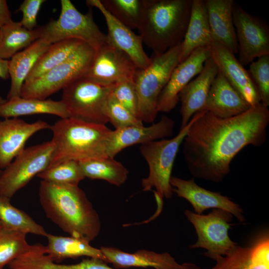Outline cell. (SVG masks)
<instances>
[{
    "label": "cell",
    "instance_id": "1",
    "mask_svg": "<svg viewBox=\"0 0 269 269\" xmlns=\"http://www.w3.org/2000/svg\"><path fill=\"white\" fill-rule=\"evenodd\" d=\"M193 117L182 144L185 162L194 178L221 182L242 149L261 146L267 140L269 110L261 103L228 118L203 110Z\"/></svg>",
    "mask_w": 269,
    "mask_h": 269
},
{
    "label": "cell",
    "instance_id": "2",
    "mask_svg": "<svg viewBox=\"0 0 269 269\" xmlns=\"http://www.w3.org/2000/svg\"><path fill=\"white\" fill-rule=\"evenodd\" d=\"M39 198L47 217L70 236L90 243L99 235V215L78 185L41 180Z\"/></svg>",
    "mask_w": 269,
    "mask_h": 269
},
{
    "label": "cell",
    "instance_id": "3",
    "mask_svg": "<svg viewBox=\"0 0 269 269\" xmlns=\"http://www.w3.org/2000/svg\"><path fill=\"white\" fill-rule=\"evenodd\" d=\"M50 129L54 148L48 167L67 160L81 162L108 157L112 130L106 125L69 117L58 120Z\"/></svg>",
    "mask_w": 269,
    "mask_h": 269
},
{
    "label": "cell",
    "instance_id": "4",
    "mask_svg": "<svg viewBox=\"0 0 269 269\" xmlns=\"http://www.w3.org/2000/svg\"><path fill=\"white\" fill-rule=\"evenodd\" d=\"M192 0H144L143 17L138 29L143 43L153 55L181 44L188 24Z\"/></svg>",
    "mask_w": 269,
    "mask_h": 269
},
{
    "label": "cell",
    "instance_id": "5",
    "mask_svg": "<svg viewBox=\"0 0 269 269\" xmlns=\"http://www.w3.org/2000/svg\"><path fill=\"white\" fill-rule=\"evenodd\" d=\"M181 50V43L153 55L148 66L137 70L134 80L138 99L137 117L142 123H152L156 119L158 97L179 63Z\"/></svg>",
    "mask_w": 269,
    "mask_h": 269
},
{
    "label": "cell",
    "instance_id": "6",
    "mask_svg": "<svg viewBox=\"0 0 269 269\" xmlns=\"http://www.w3.org/2000/svg\"><path fill=\"white\" fill-rule=\"evenodd\" d=\"M194 120L170 139L163 138L140 145V152L147 162L149 173L141 180L143 191L154 188V192L161 198L170 199L173 195L170 179L173 164L183 141Z\"/></svg>",
    "mask_w": 269,
    "mask_h": 269
},
{
    "label": "cell",
    "instance_id": "7",
    "mask_svg": "<svg viewBox=\"0 0 269 269\" xmlns=\"http://www.w3.org/2000/svg\"><path fill=\"white\" fill-rule=\"evenodd\" d=\"M60 3L58 18L39 26V39L50 44L64 39H77L91 46L96 53L99 51L107 43V35L94 21L92 9L83 13L69 0H61Z\"/></svg>",
    "mask_w": 269,
    "mask_h": 269
},
{
    "label": "cell",
    "instance_id": "8",
    "mask_svg": "<svg viewBox=\"0 0 269 269\" xmlns=\"http://www.w3.org/2000/svg\"><path fill=\"white\" fill-rule=\"evenodd\" d=\"M95 54V51L84 43L63 63L37 78L25 82L21 88L20 97L45 100L63 90L85 76Z\"/></svg>",
    "mask_w": 269,
    "mask_h": 269
},
{
    "label": "cell",
    "instance_id": "9",
    "mask_svg": "<svg viewBox=\"0 0 269 269\" xmlns=\"http://www.w3.org/2000/svg\"><path fill=\"white\" fill-rule=\"evenodd\" d=\"M114 85L102 84L83 77L63 89L61 101L69 117L106 125L109 121L105 107Z\"/></svg>",
    "mask_w": 269,
    "mask_h": 269
},
{
    "label": "cell",
    "instance_id": "10",
    "mask_svg": "<svg viewBox=\"0 0 269 269\" xmlns=\"http://www.w3.org/2000/svg\"><path fill=\"white\" fill-rule=\"evenodd\" d=\"M184 214L197 236V241L190 248L203 249L206 251L204 255L215 261L219 257L228 254L238 245L229 234L234 217L230 212L214 209L204 215L187 209Z\"/></svg>",
    "mask_w": 269,
    "mask_h": 269
},
{
    "label": "cell",
    "instance_id": "11",
    "mask_svg": "<svg viewBox=\"0 0 269 269\" xmlns=\"http://www.w3.org/2000/svg\"><path fill=\"white\" fill-rule=\"evenodd\" d=\"M54 145L50 141L24 148L3 170L0 177V197L11 199L49 165Z\"/></svg>",
    "mask_w": 269,
    "mask_h": 269
},
{
    "label": "cell",
    "instance_id": "12",
    "mask_svg": "<svg viewBox=\"0 0 269 269\" xmlns=\"http://www.w3.org/2000/svg\"><path fill=\"white\" fill-rule=\"evenodd\" d=\"M233 21L238 42V61L243 66L269 54V30L259 18L234 6Z\"/></svg>",
    "mask_w": 269,
    "mask_h": 269
},
{
    "label": "cell",
    "instance_id": "13",
    "mask_svg": "<svg viewBox=\"0 0 269 269\" xmlns=\"http://www.w3.org/2000/svg\"><path fill=\"white\" fill-rule=\"evenodd\" d=\"M137 69L126 53L107 42L96 53L84 77L102 84L112 85L134 81Z\"/></svg>",
    "mask_w": 269,
    "mask_h": 269
},
{
    "label": "cell",
    "instance_id": "14",
    "mask_svg": "<svg viewBox=\"0 0 269 269\" xmlns=\"http://www.w3.org/2000/svg\"><path fill=\"white\" fill-rule=\"evenodd\" d=\"M170 184L173 193L187 200L192 206L194 212L202 214L209 209H218L230 212L240 222L245 221L243 208L230 198L198 185L194 179L186 180L172 176Z\"/></svg>",
    "mask_w": 269,
    "mask_h": 269
},
{
    "label": "cell",
    "instance_id": "15",
    "mask_svg": "<svg viewBox=\"0 0 269 269\" xmlns=\"http://www.w3.org/2000/svg\"><path fill=\"white\" fill-rule=\"evenodd\" d=\"M210 57V46L201 47L177 65L158 97V112H169L176 106L180 93L201 72L206 61Z\"/></svg>",
    "mask_w": 269,
    "mask_h": 269
},
{
    "label": "cell",
    "instance_id": "16",
    "mask_svg": "<svg viewBox=\"0 0 269 269\" xmlns=\"http://www.w3.org/2000/svg\"><path fill=\"white\" fill-rule=\"evenodd\" d=\"M211 58L218 70L242 97L251 106L261 104L260 99L251 77L235 55L224 45L213 41L210 46Z\"/></svg>",
    "mask_w": 269,
    "mask_h": 269
},
{
    "label": "cell",
    "instance_id": "17",
    "mask_svg": "<svg viewBox=\"0 0 269 269\" xmlns=\"http://www.w3.org/2000/svg\"><path fill=\"white\" fill-rule=\"evenodd\" d=\"M211 269H269V231L258 232L246 246L237 245L228 254L217 258Z\"/></svg>",
    "mask_w": 269,
    "mask_h": 269
},
{
    "label": "cell",
    "instance_id": "18",
    "mask_svg": "<svg viewBox=\"0 0 269 269\" xmlns=\"http://www.w3.org/2000/svg\"><path fill=\"white\" fill-rule=\"evenodd\" d=\"M86 3L90 7H96L104 16L108 28L107 42L126 53L138 69L148 66L151 59L144 50L140 35L115 19L103 7L100 0H87Z\"/></svg>",
    "mask_w": 269,
    "mask_h": 269
},
{
    "label": "cell",
    "instance_id": "19",
    "mask_svg": "<svg viewBox=\"0 0 269 269\" xmlns=\"http://www.w3.org/2000/svg\"><path fill=\"white\" fill-rule=\"evenodd\" d=\"M46 122L28 123L18 118L0 122V169L3 170L24 149L27 140L36 132L50 129Z\"/></svg>",
    "mask_w": 269,
    "mask_h": 269
},
{
    "label": "cell",
    "instance_id": "20",
    "mask_svg": "<svg viewBox=\"0 0 269 269\" xmlns=\"http://www.w3.org/2000/svg\"><path fill=\"white\" fill-rule=\"evenodd\" d=\"M174 121L166 116H162L159 122L145 127L132 126L112 130L107 154L115 156L124 148L133 145H140L171 136L173 133Z\"/></svg>",
    "mask_w": 269,
    "mask_h": 269
},
{
    "label": "cell",
    "instance_id": "21",
    "mask_svg": "<svg viewBox=\"0 0 269 269\" xmlns=\"http://www.w3.org/2000/svg\"><path fill=\"white\" fill-rule=\"evenodd\" d=\"M218 73V67L210 57L206 61L201 72L180 93L181 117L180 130L185 127L194 115L203 109L211 86Z\"/></svg>",
    "mask_w": 269,
    "mask_h": 269
},
{
    "label": "cell",
    "instance_id": "22",
    "mask_svg": "<svg viewBox=\"0 0 269 269\" xmlns=\"http://www.w3.org/2000/svg\"><path fill=\"white\" fill-rule=\"evenodd\" d=\"M251 107L218 70L201 110L219 118H228L242 114Z\"/></svg>",
    "mask_w": 269,
    "mask_h": 269
},
{
    "label": "cell",
    "instance_id": "23",
    "mask_svg": "<svg viewBox=\"0 0 269 269\" xmlns=\"http://www.w3.org/2000/svg\"><path fill=\"white\" fill-rule=\"evenodd\" d=\"M105 262L112 264L115 269L152 268L154 269H180L178 263L169 253H158L146 250H139L134 253L124 252L112 247L100 248Z\"/></svg>",
    "mask_w": 269,
    "mask_h": 269
},
{
    "label": "cell",
    "instance_id": "24",
    "mask_svg": "<svg viewBox=\"0 0 269 269\" xmlns=\"http://www.w3.org/2000/svg\"><path fill=\"white\" fill-rule=\"evenodd\" d=\"M209 26L213 41L224 45L235 55L238 42L233 21V0H205Z\"/></svg>",
    "mask_w": 269,
    "mask_h": 269
},
{
    "label": "cell",
    "instance_id": "25",
    "mask_svg": "<svg viewBox=\"0 0 269 269\" xmlns=\"http://www.w3.org/2000/svg\"><path fill=\"white\" fill-rule=\"evenodd\" d=\"M213 42L204 0H192L188 24L181 43L179 63L196 49L210 46Z\"/></svg>",
    "mask_w": 269,
    "mask_h": 269
},
{
    "label": "cell",
    "instance_id": "26",
    "mask_svg": "<svg viewBox=\"0 0 269 269\" xmlns=\"http://www.w3.org/2000/svg\"><path fill=\"white\" fill-rule=\"evenodd\" d=\"M50 45L38 39L16 53L8 61V74L11 84L7 100L20 97L21 88L26 78L39 57Z\"/></svg>",
    "mask_w": 269,
    "mask_h": 269
},
{
    "label": "cell",
    "instance_id": "27",
    "mask_svg": "<svg viewBox=\"0 0 269 269\" xmlns=\"http://www.w3.org/2000/svg\"><path fill=\"white\" fill-rule=\"evenodd\" d=\"M46 237L48 244L44 246V252L54 262L58 263L64 259L81 257L106 261L100 249L91 246L86 241L72 236H56L48 233Z\"/></svg>",
    "mask_w": 269,
    "mask_h": 269
},
{
    "label": "cell",
    "instance_id": "28",
    "mask_svg": "<svg viewBox=\"0 0 269 269\" xmlns=\"http://www.w3.org/2000/svg\"><path fill=\"white\" fill-rule=\"evenodd\" d=\"M37 114H51L61 119L69 117L61 101L18 97L6 100L0 106V117L5 119Z\"/></svg>",
    "mask_w": 269,
    "mask_h": 269
},
{
    "label": "cell",
    "instance_id": "29",
    "mask_svg": "<svg viewBox=\"0 0 269 269\" xmlns=\"http://www.w3.org/2000/svg\"><path fill=\"white\" fill-rule=\"evenodd\" d=\"M84 43L79 39H67L51 44L37 60L25 82L37 78L63 63Z\"/></svg>",
    "mask_w": 269,
    "mask_h": 269
},
{
    "label": "cell",
    "instance_id": "30",
    "mask_svg": "<svg viewBox=\"0 0 269 269\" xmlns=\"http://www.w3.org/2000/svg\"><path fill=\"white\" fill-rule=\"evenodd\" d=\"M40 38L39 26L32 30L13 20L0 28V58L6 60Z\"/></svg>",
    "mask_w": 269,
    "mask_h": 269
},
{
    "label": "cell",
    "instance_id": "31",
    "mask_svg": "<svg viewBox=\"0 0 269 269\" xmlns=\"http://www.w3.org/2000/svg\"><path fill=\"white\" fill-rule=\"evenodd\" d=\"M85 177L104 180L120 186L127 180L128 170L114 158L106 157L79 162Z\"/></svg>",
    "mask_w": 269,
    "mask_h": 269
},
{
    "label": "cell",
    "instance_id": "32",
    "mask_svg": "<svg viewBox=\"0 0 269 269\" xmlns=\"http://www.w3.org/2000/svg\"><path fill=\"white\" fill-rule=\"evenodd\" d=\"M10 199L0 197V221L6 229L46 237L48 233L24 211L13 206Z\"/></svg>",
    "mask_w": 269,
    "mask_h": 269
},
{
    "label": "cell",
    "instance_id": "33",
    "mask_svg": "<svg viewBox=\"0 0 269 269\" xmlns=\"http://www.w3.org/2000/svg\"><path fill=\"white\" fill-rule=\"evenodd\" d=\"M115 19L132 29H138L143 17L144 0H100Z\"/></svg>",
    "mask_w": 269,
    "mask_h": 269
},
{
    "label": "cell",
    "instance_id": "34",
    "mask_svg": "<svg viewBox=\"0 0 269 269\" xmlns=\"http://www.w3.org/2000/svg\"><path fill=\"white\" fill-rule=\"evenodd\" d=\"M26 235L3 227L0 228V269L27 251L30 245Z\"/></svg>",
    "mask_w": 269,
    "mask_h": 269
},
{
    "label": "cell",
    "instance_id": "35",
    "mask_svg": "<svg viewBox=\"0 0 269 269\" xmlns=\"http://www.w3.org/2000/svg\"><path fill=\"white\" fill-rule=\"evenodd\" d=\"M42 180L61 184L78 185L85 177L79 162L64 161L47 168L37 175Z\"/></svg>",
    "mask_w": 269,
    "mask_h": 269
},
{
    "label": "cell",
    "instance_id": "36",
    "mask_svg": "<svg viewBox=\"0 0 269 269\" xmlns=\"http://www.w3.org/2000/svg\"><path fill=\"white\" fill-rule=\"evenodd\" d=\"M248 72L256 88L261 103L269 106V54L250 63Z\"/></svg>",
    "mask_w": 269,
    "mask_h": 269
},
{
    "label": "cell",
    "instance_id": "37",
    "mask_svg": "<svg viewBox=\"0 0 269 269\" xmlns=\"http://www.w3.org/2000/svg\"><path fill=\"white\" fill-rule=\"evenodd\" d=\"M105 112L109 122L115 129L143 125L140 120L116 100L112 92L107 102Z\"/></svg>",
    "mask_w": 269,
    "mask_h": 269
},
{
    "label": "cell",
    "instance_id": "38",
    "mask_svg": "<svg viewBox=\"0 0 269 269\" xmlns=\"http://www.w3.org/2000/svg\"><path fill=\"white\" fill-rule=\"evenodd\" d=\"M112 95L117 101L137 117L138 99L134 81H124L116 84Z\"/></svg>",
    "mask_w": 269,
    "mask_h": 269
},
{
    "label": "cell",
    "instance_id": "39",
    "mask_svg": "<svg viewBox=\"0 0 269 269\" xmlns=\"http://www.w3.org/2000/svg\"><path fill=\"white\" fill-rule=\"evenodd\" d=\"M45 1V0H24L20 5L17 11L22 12V16L20 22L23 27L32 30L38 26L37 16Z\"/></svg>",
    "mask_w": 269,
    "mask_h": 269
},
{
    "label": "cell",
    "instance_id": "40",
    "mask_svg": "<svg viewBox=\"0 0 269 269\" xmlns=\"http://www.w3.org/2000/svg\"><path fill=\"white\" fill-rule=\"evenodd\" d=\"M47 269H117L112 268L105 261L97 258H88L73 265H62L50 262Z\"/></svg>",
    "mask_w": 269,
    "mask_h": 269
},
{
    "label": "cell",
    "instance_id": "41",
    "mask_svg": "<svg viewBox=\"0 0 269 269\" xmlns=\"http://www.w3.org/2000/svg\"><path fill=\"white\" fill-rule=\"evenodd\" d=\"M12 21L7 1L0 0V28Z\"/></svg>",
    "mask_w": 269,
    "mask_h": 269
},
{
    "label": "cell",
    "instance_id": "42",
    "mask_svg": "<svg viewBox=\"0 0 269 269\" xmlns=\"http://www.w3.org/2000/svg\"><path fill=\"white\" fill-rule=\"evenodd\" d=\"M8 61L0 58V78L7 79L9 77L8 74Z\"/></svg>",
    "mask_w": 269,
    "mask_h": 269
},
{
    "label": "cell",
    "instance_id": "43",
    "mask_svg": "<svg viewBox=\"0 0 269 269\" xmlns=\"http://www.w3.org/2000/svg\"><path fill=\"white\" fill-rule=\"evenodd\" d=\"M180 269H201V268L195 263L185 262L181 264Z\"/></svg>",
    "mask_w": 269,
    "mask_h": 269
},
{
    "label": "cell",
    "instance_id": "44",
    "mask_svg": "<svg viewBox=\"0 0 269 269\" xmlns=\"http://www.w3.org/2000/svg\"><path fill=\"white\" fill-rule=\"evenodd\" d=\"M6 100L3 99L0 96V106L6 102Z\"/></svg>",
    "mask_w": 269,
    "mask_h": 269
},
{
    "label": "cell",
    "instance_id": "45",
    "mask_svg": "<svg viewBox=\"0 0 269 269\" xmlns=\"http://www.w3.org/2000/svg\"><path fill=\"white\" fill-rule=\"evenodd\" d=\"M2 170L0 169V177L1 175V174H2Z\"/></svg>",
    "mask_w": 269,
    "mask_h": 269
},
{
    "label": "cell",
    "instance_id": "46",
    "mask_svg": "<svg viewBox=\"0 0 269 269\" xmlns=\"http://www.w3.org/2000/svg\"><path fill=\"white\" fill-rule=\"evenodd\" d=\"M1 227H2V224H1V222H0V228Z\"/></svg>",
    "mask_w": 269,
    "mask_h": 269
}]
</instances>
